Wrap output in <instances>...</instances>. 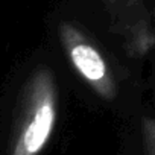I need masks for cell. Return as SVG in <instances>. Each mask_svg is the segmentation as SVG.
I'll use <instances>...</instances> for the list:
<instances>
[{
	"label": "cell",
	"instance_id": "2",
	"mask_svg": "<svg viewBox=\"0 0 155 155\" xmlns=\"http://www.w3.org/2000/svg\"><path fill=\"white\" fill-rule=\"evenodd\" d=\"M65 41L74 68L79 71V74L85 81L96 87V90L104 94V97H110L113 94L111 82L108 79V68L102 55L93 46L82 40H70L65 37Z\"/></svg>",
	"mask_w": 155,
	"mask_h": 155
},
{
	"label": "cell",
	"instance_id": "1",
	"mask_svg": "<svg viewBox=\"0 0 155 155\" xmlns=\"http://www.w3.org/2000/svg\"><path fill=\"white\" fill-rule=\"evenodd\" d=\"M56 119V96L49 70L40 71L31 87L26 122L15 141L12 155H38L50 138Z\"/></svg>",
	"mask_w": 155,
	"mask_h": 155
}]
</instances>
